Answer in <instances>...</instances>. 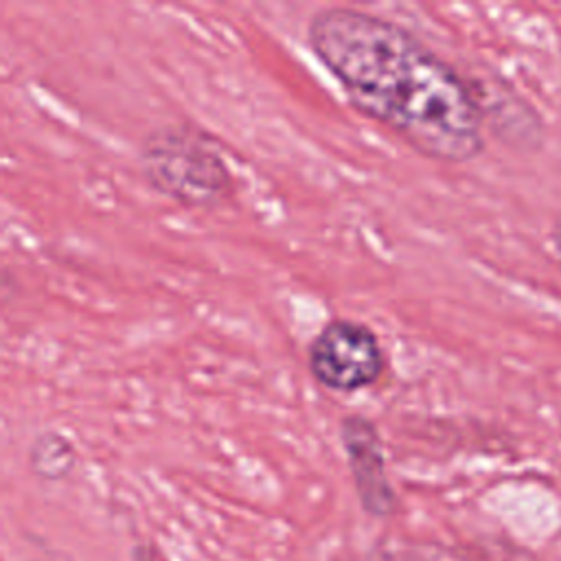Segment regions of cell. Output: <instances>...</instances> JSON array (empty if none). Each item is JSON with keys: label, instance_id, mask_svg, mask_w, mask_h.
Wrapping results in <instances>:
<instances>
[{"label": "cell", "instance_id": "1", "mask_svg": "<svg viewBox=\"0 0 561 561\" xmlns=\"http://www.w3.org/2000/svg\"><path fill=\"white\" fill-rule=\"evenodd\" d=\"M307 44L357 112L421 156L460 164L484 149L480 105L467 81L399 22L327 7L309 18Z\"/></svg>", "mask_w": 561, "mask_h": 561}, {"label": "cell", "instance_id": "2", "mask_svg": "<svg viewBox=\"0 0 561 561\" xmlns=\"http://www.w3.org/2000/svg\"><path fill=\"white\" fill-rule=\"evenodd\" d=\"M147 182L188 206H210L228 197L230 171L208 138L191 127L156 129L142 147Z\"/></svg>", "mask_w": 561, "mask_h": 561}, {"label": "cell", "instance_id": "3", "mask_svg": "<svg viewBox=\"0 0 561 561\" xmlns=\"http://www.w3.org/2000/svg\"><path fill=\"white\" fill-rule=\"evenodd\" d=\"M311 375L329 390L357 392L373 386L386 366L377 333L351 318H333L309 344Z\"/></svg>", "mask_w": 561, "mask_h": 561}, {"label": "cell", "instance_id": "4", "mask_svg": "<svg viewBox=\"0 0 561 561\" xmlns=\"http://www.w3.org/2000/svg\"><path fill=\"white\" fill-rule=\"evenodd\" d=\"M340 438L348 456V467L364 511L375 517H386L394 508V491L386 473L383 447L377 427L368 419L351 414L340 423Z\"/></svg>", "mask_w": 561, "mask_h": 561}, {"label": "cell", "instance_id": "5", "mask_svg": "<svg viewBox=\"0 0 561 561\" xmlns=\"http://www.w3.org/2000/svg\"><path fill=\"white\" fill-rule=\"evenodd\" d=\"M550 239H552L554 256H557L559 267H561V213L554 217V224H552V230H550Z\"/></svg>", "mask_w": 561, "mask_h": 561}]
</instances>
